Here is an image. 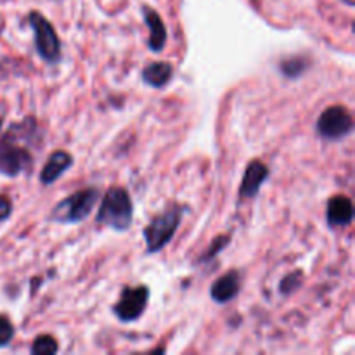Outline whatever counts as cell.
<instances>
[{
    "label": "cell",
    "mask_w": 355,
    "mask_h": 355,
    "mask_svg": "<svg viewBox=\"0 0 355 355\" xmlns=\"http://www.w3.org/2000/svg\"><path fill=\"white\" fill-rule=\"evenodd\" d=\"M189 210L184 205H172L166 208L163 214L156 215L151 222L144 227V241H146V252L148 253H158L172 241L175 236L177 229H179L180 222H182L184 214Z\"/></svg>",
    "instance_id": "cell-1"
},
{
    "label": "cell",
    "mask_w": 355,
    "mask_h": 355,
    "mask_svg": "<svg viewBox=\"0 0 355 355\" xmlns=\"http://www.w3.org/2000/svg\"><path fill=\"white\" fill-rule=\"evenodd\" d=\"M132 217H134V207H132L130 194L123 187H111L104 194L103 203L97 211V224L123 232L132 225Z\"/></svg>",
    "instance_id": "cell-2"
},
{
    "label": "cell",
    "mask_w": 355,
    "mask_h": 355,
    "mask_svg": "<svg viewBox=\"0 0 355 355\" xmlns=\"http://www.w3.org/2000/svg\"><path fill=\"white\" fill-rule=\"evenodd\" d=\"M97 200H99V191L94 189V187L76 191L71 196L59 201L54 210L51 211L49 218L52 222H58V224H78L89 217L92 208L96 207Z\"/></svg>",
    "instance_id": "cell-3"
},
{
    "label": "cell",
    "mask_w": 355,
    "mask_h": 355,
    "mask_svg": "<svg viewBox=\"0 0 355 355\" xmlns=\"http://www.w3.org/2000/svg\"><path fill=\"white\" fill-rule=\"evenodd\" d=\"M30 26L35 35V47L38 55L49 64L61 61V40L54 26L40 12H30Z\"/></svg>",
    "instance_id": "cell-4"
},
{
    "label": "cell",
    "mask_w": 355,
    "mask_h": 355,
    "mask_svg": "<svg viewBox=\"0 0 355 355\" xmlns=\"http://www.w3.org/2000/svg\"><path fill=\"white\" fill-rule=\"evenodd\" d=\"M33 165V156L24 146L16 142L10 132L0 139V173L7 177H16L26 172Z\"/></svg>",
    "instance_id": "cell-5"
},
{
    "label": "cell",
    "mask_w": 355,
    "mask_h": 355,
    "mask_svg": "<svg viewBox=\"0 0 355 355\" xmlns=\"http://www.w3.org/2000/svg\"><path fill=\"white\" fill-rule=\"evenodd\" d=\"M352 114L345 106H331L321 113L318 120V132L326 141H340L352 132Z\"/></svg>",
    "instance_id": "cell-6"
},
{
    "label": "cell",
    "mask_w": 355,
    "mask_h": 355,
    "mask_svg": "<svg viewBox=\"0 0 355 355\" xmlns=\"http://www.w3.org/2000/svg\"><path fill=\"white\" fill-rule=\"evenodd\" d=\"M148 286L123 288L120 300H118L116 305L113 307L114 315H116L121 322L137 321V319L144 314L146 307H148Z\"/></svg>",
    "instance_id": "cell-7"
},
{
    "label": "cell",
    "mask_w": 355,
    "mask_h": 355,
    "mask_svg": "<svg viewBox=\"0 0 355 355\" xmlns=\"http://www.w3.org/2000/svg\"><path fill=\"white\" fill-rule=\"evenodd\" d=\"M269 179V166L263 165L259 159H253L245 170V175H243L241 187H239V194L241 198L246 200H252L257 194L260 193V187L263 186V182Z\"/></svg>",
    "instance_id": "cell-8"
},
{
    "label": "cell",
    "mask_w": 355,
    "mask_h": 355,
    "mask_svg": "<svg viewBox=\"0 0 355 355\" xmlns=\"http://www.w3.org/2000/svg\"><path fill=\"white\" fill-rule=\"evenodd\" d=\"M241 291V274L238 270H229L222 277H218L214 284H211L210 297L211 300L217 304H227V302L234 300Z\"/></svg>",
    "instance_id": "cell-9"
},
{
    "label": "cell",
    "mask_w": 355,
    "mask_h": 355,
    "mask_svg": "<svg viewBox=\"0 0 355 355\" xmlns=\"http://www.w3.org/2000/svg\"><path fill=\"white\" fill-rule=\"evenodd\" d=\"M326 220L333 229L347 227L354 220V203L347 196H335L328 201Z\"/></svg>",
    "instance_id": "cell-10"
},
{
    "label": "cell",
    "mask_w": 355,
    "mask_h": 355,
    "mask_svg": "<svg viewBox=\"0 0 355 355\" xmlns=\"http://www.w3.org/2000/svg\"><path fill=\"white\" fill-rule=\"evenodd\" d=\"M73 165V156L66 151H55L49 156L47 163L44 165L40 172V180L42 184L49 186V184H54L66 170L71 168Z\"/></svg>",
    "instance_id": "cell-11"
},
{
    "label": "cell",
    "mask_w": 355,
    "mask_h": 355,
    "mask_svg": "<svg viewBox=\"0 0 355 355\" xmlns=\"http://www.w3.org/2000/svg\"><path fill=\"white\" fill-rule=\"evenodd\" d=\"M142 16H144L146 26L149 28V49L153 52H162L166 45V28L163 24L162 17L151 7H144L142 9Z\"/></svg>",
    "instance_id": "cell-12"
},
{
    "label": "cell",
    "mask_w": 355,
    "mask_h": 355,
    "mask_svg": "<svg viewBox=\"0 0 355 355\" xmlns=\"http://www.w3.org/2000/svg\"><path fill=\"white\" fill-rule=\"evenodd\" d=\"M172 75L173 68L170 62L156 61L142 69V78H144V82L148 83L149 87H153V89H162V87H165L166 83L170 82V78H172Z\"/></svg>",
    "instance_id": "cell-13"
},
{
    "label": "cell",
    "mask_w": 355,
    "mask_h": 355,
    "mask_svg": "<svg viewBox=\"0 0 355 355\" xmlns=\"http://www.w3.org/2000/svg\"><path fill=\"white\" fill-rule=\"evenodd\" d=\"M309 64H311V62H309V59L297 55V58L283 59L279 64V68H281V73H283L284 76H288V78H298V76H300L302 73L309 68Z\"/></svg>",
    "instance_id": "cell-14"
},
{
    "label": "cell",
    "mask_w": 355,
    "mask_h": 355,
    "mask_svg": "<svg viewBox=\"0 0 355 355\" xmlns=\"http://www.w3.org/2000/svg\"><path fill=\"white\" fill-rule=\"evenodd\" d=\"M31 354L33 355H54L59 352V345L55 338L49 335H40L31 343Z\"/></svg>",
    "instance_id": "cell-15"
},
{
    "label": "cell",
    "mask_w": 355,
    "mask_h": 355,
    "mask_svg": "<svg viewBox=\"0 0 355 355\" xmlns=\"http://www.w3.org/2000/svg\"><path fill=\"white\" fill-rule=\"evenodd\" d=\"M302 277H304V276H302V270H295V272L288 274L286 277H283V281H281V284H279L281 295L295 293V291L300 288Z\"/></svg>",
    "instance_id": "cell-16"
},
{
    "label": "cell",
    "mask_w": 355,
    "mask_h": 355,
    "mask_svg": "<svg viewBox=\"0 0 355 355\" xmlns=\"http://www.w3.org/2000/svg\"><path fill=\"white\" fill-rule=\"evenodd\" d=\"M229 239H231V236H229V234H225V236H218L217 239H214V243H211L210 250H208L207 253H203V255L200 257V262H207V260H211V259H214V257L217 255L218 252H222V250H224L225 246H227Z\"/></svg>",
    "instance_id": "cell-17"
},
{
    "label": "cell",
    "mask_w": 355,
    "mask_h": 355,
    "mask_svg": "<svg viewBox=\"0 0 355 355\" xmlns=\"http://www.w3.org/2000/svg\"><path fill=\"white\" fill-rule=\"evenodd\" d=\"M14 338V326L7 318L0 315V349L7 347Z\"/></svg>",
    "instance_id": "cell-18"
},
{
    "label": "cell",
    "mask_w": 355,
    "mask_h": 355,
    "mask_svg": "<svg viewBox=\"0 0 355 355\" xmlns=\"http://www.w3.org/2000/svg\"><path fill=\"white\" fill-rule=\"evenodd\" d=\"M12 214V203H10L9 198L0 196V222L7 220Z\"/></svg>",
    "instance_id": "cell-19"
},
{
    "label": "cell",
    "mask_w": 355,
    "mask_h": 355,
    "mask_svg": "<svg viewBox=\"0 0 355 355\" xmlns=\"http://www.w3.org/2000/svg\"><path fill=\"white\" fill-rule=\"evenodd\" d=\"M2 123H3V120H2V116H0V130H2Z\"/></svg>",
    "instance_id": "cell-20"
}]
</instances>
